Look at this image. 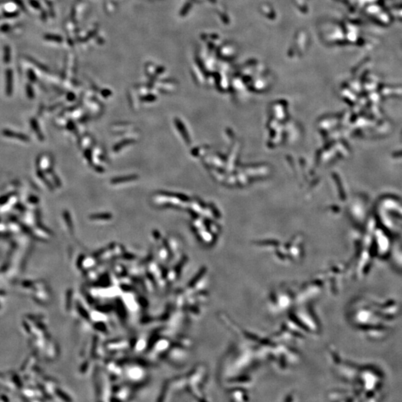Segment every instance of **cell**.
Returning <instances> with one entry per match:
<instances>
[{
	"label": "cell",
	"mask_w": 402,
	"mask_h": 402,
	"mask_svg": "<svg viewBox=\"0 0 402 402\" xmlns=\"http://www.w3.org/2000/svg\"><path fill=\"white\" fill-rule=\"evenodd\" d=\"M28 74L29 78L32 80V81H35V74H34V72H32L30 70V71H28Z\"/></svg>",
	"instance_id": "cell-8"
},
{
	"label": "cell",
	"mask_w": 402,
	"mask_h": 402,
	"mask_svg": "<svg viewBox=\"0 0 402 402\" xmlns=\"http://www.w3.org/2000/svg\"><path fill=\"white\" fill-rule=\"evenodd\" d=\"M18 14H19V13H18V12L5 13V17H17Z\"/></svg>",
	"instance_id": "cell-5"
},
{
	"label": "cell",
	"mask_w": 402,
	"mask_h": 402,
	"mask_svg": "<svg viewBox=\"0 0 402 402\" xmlns=\"http://www.w3.org/2000/svg\"><path fill=\"white\" fill-rule=\"evenodd\" d=\"M11 196H12V194H10L5 195V196L1 197V198H0V205L5 204V203L6 202H7L8 201L9 198H11Z\"/></svg>",
	"instance_id": "cell-4"
},
{
	"label": "cell",
	"mask_w": 402,
	"mask_h": 402,
	"mask_svg": "<svg viewBox=\"0 0 402 402\" xmlns=\"http://www.w3.org/2000/svg\"><path fill=\"white\" fill-rule=\"evenodd\" d=\"M10 27H11V26H10V25H3V26H2V27H1V28H0V30H1L2 32H8V31L10 30Z\"/></svg>",
	"instance_id": "cell-7"
},
{
	"label": "cell",
	"mask_w": 402,
	"mask_h": 402,
	"mask_svg": "<svg viewBox=\"0 0 402 402\" xmlns=\"http://www.w3.org/2000/svg\"><path fill=\"white\" fill-rule=\"evenodd\" d=\"M27 89V92H28V95L29 98H32L33 97V92H32V89L30 85H28L26 87Z\"/></svg>",
	"instance_id": "cell-6"
},
{
	"label": "cell",
	"mask_w": 402,
	"mask_h": 402,
	"mask_svg": "<svg viewBox=\"0 0 402 402\" xmlns=\"http://www.w3.org/2000/svg\"><path fill=\"white\" fill-rule=\"evenodd\" d=\"M2 134L4 135L5 136H7V137L15 138V139L20 140V141H29L28 136H25V135H24L23 133H17V132L9 131V130H4V131H2Z\"/></svg>",
	"instance_id": "cell-1"
},
{
	"label": "cell",
	"mask_w": 402,
	"mask_h": 402,
	"mask_svg": "<svg viewBox=\"0 0 402 402\" xmlns=\"http://www.w3.org/2000/svg\"><path fill=\"white\" fill-rule=\"evenodd\" d=\"M13 92V71L8 69L6 71V93L11 95Z\"/></svg>",
	"instance_id": "cell-2"
},
{
	"label": "cell",
	"mask_w": 402,
	"mask_h": 402,
	"mask_svg": "<svg viewBox=\"0 0 402 402\" xmlns=\"http://www.w3.org/2000/svg\"><path fill=\"white\" fill-rule=\"evenodd\" d=\"M11 61V48L8 45H5L4 48V62L8 63Z\"/></svg>",
	"instance_id": "cell-3"
}]
</instances>
